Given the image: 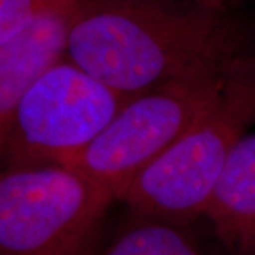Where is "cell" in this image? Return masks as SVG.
<instances>
[{
  "label": "cell",
  "instance_id": "10",
  "mask_svg": "<svg viewBox=\"0 0 255 255\" xmlns=\"http://www.w3.org/2000/svg\"><path fill=\"white\" fill-rule=\"evenodd\" d=\"M200 1L224 6V7H230V9H246V4L248 3V0H200Z\"/></svg>",
  "mask_w": 255,
  "mask_h": 255
},
{
  "label": "cell",
  "instance_id": "6",
  "mask_svg": "<svg viewBox=\"0 0 255 255\" xmlns=\"http://www.w3.org/2000/svg\"><path fill=\"white\" fill-rule=\"evenodd\" d=\"M73 0H55L0 47V156L18 102L47 68L63 58Z\"/></svg>",
  "mask_w": 255,
  "mask_h": 255
},
{
  "label": "cell",
  "instance_id": "8",
  "mask_svg": "<svg viewBox=\"0 0 255 255\" xmlns=\"http://www.w3.org/2000/svg\"><path fill=\"white\" fill-rule=\"evenodd\" d=\"M105 238L97 255H211L191 230V223L139 214Z\"/></svg>",
  "mask_w": 255,
  "mask_h": 255
},
{
  "label": "cell",
  "instance_id": "4",
  "mask_svg": "<svg viewBox=\"0 0 255 255\" xmlns=\"http://www.w3.org/2000/svg\"><path fill=\"white\" fill-rule=\"evenodd\" d=\"M248 57L227 68L179 78L130 97L91 143L65 164L119 201L137 174L217 98L230 75Z\"/></svg>",
  "mask_w": 255,
  "mask_h": 255
},
{
  "label": "cell",
  "instance_id": "2",
  "mask_svg": "<svg viewBox=\"0 0 255 255\" xmlns=\"http://www.w3.org/2000/svg\"><path fill=\"white\" fill-rule=\"evenodd\" d=\"M255 127V54L230 75L217 98L182 136L137 174L121 200L128 210L193 223L240 137Z\"/></svg>",
  "mask_w": 255,
  "mask_h": 255
},
{
  "label": "cell",
  "instance_id": "7",
  "mask_svg": "<svg viewBox=\"0 0 255 255\" xmlns=\"http://www.w3.org/2000/svg\"><path fill=\"white\" fill-rule=\"evenodd\" d=\"M203 217L230 255H255V127L233 146Z\"/></svg>",
  "mask_w": 255,
  "mask_h": 255
},
{
  "label": "cell",
  "instance_id": "5",
  "mask_svg": "<svg viewBox=\"0 0 255 255\" xmlns=\"http://www.w3.org/2000/svg\"><path fill=\"white\" fill-rule=\"evenodd\" d=\"M128 100L68 58H60L18 102L4 136L0 167L68 163Z\"/></svg>",
  "mask_w": 255,
  "mask_h": 255
},
{
  "label": "cell",
  "instance_id": "1",
  "mask_svg": "<svg viewBox=\"0 0 255 255\" xmlns=\"http://www.w3.org/2000/svg\"><path fill=\"white\" fill-rule=\"evenodd\" d=\"M255 54L244 9L200 0H73L64 57L128 98Z\"/></svg>",
  "mask_w": 255,
  "mask_h": 255
},
{
  "label": "cell",
  "instance_id": "3",
  "mask_svg": "<svg viewBox=\"0 0 255 255\" xmlns=\"http://www.w3.org/2000/svg\"><path fill=\"white\" fill-rule=\"evenodd\" d=\"M114 201L68 164L0 167V255H97Z\"/></svg>",
  "mask_w": 255,
  "mask_h": 255
},
{
  "label": "cell",
  "instance_id": "9",
  "mask_svg": "<svg viewBox=\"0 0 255 255\" xmlns=\"http://www.w3.org/2000/svg\"><path fill=\"white\" fill-rule=\"evenodd\" d=\"M55 0H0V47L4 46Z\"/></svg>",
  "mask_w": 255,
  "mask_h": 255
}]
</instances>
